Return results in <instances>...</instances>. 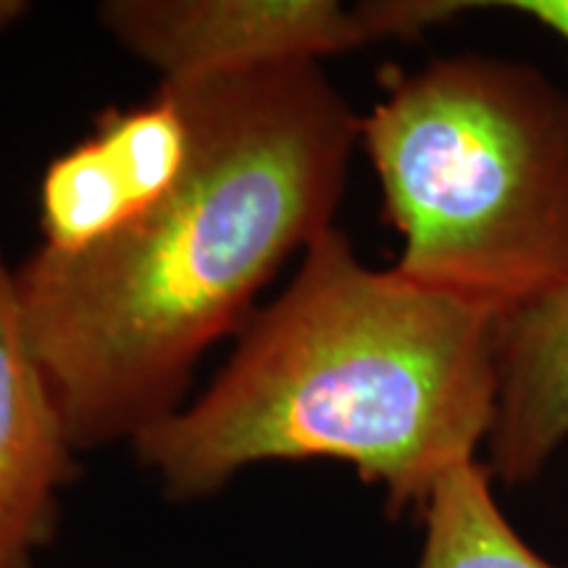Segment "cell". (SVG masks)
<instances>
[{"mask_svg": "<svg viewBox=\"0 0 568 568\" xmlns=\"http://www.w3.org/2000/svg\"><path fill=\"white\" fill-rule=\"evenodd\" d=\"M166 84L193 132L172 190L80 253L13 268L19 314L74 450L134 443L182 408L203 353L251 322L290 255L335 226L355 116L322 63Z\"/></svg>", "mask_w": 568, "mask_h": 568, "instance_id": "1", "label": "cell"}, {"mask_svg": "<svg viewBox=\"0 0 568 568\" xmlns=\"http://www.w3.org/2000/svg\"><path fill=\"white\" fill-rule=\"evenodd\" d=\"M495 397L497 316L372 268L332 226L211 387L132 447L180 500L264 460H343L397 518L477 460Z\"/></svg>", "mask_w": 568, "mask_h": 568, "instance_id": "2", "label": "cell"}, {"mask_svg": "<svg viewBox=\"0 0 568 568\" xmlns=\"http://www.w3.org/2000/svg\"><path fill=\"white\" fill-rule=\"evenodd\" d=\"M361 145L408 282L497 318L568 282V92L548 74L471 51L393 71Z\"/></svg>", "mask_w": 568, "mask_h": 568, "instance_id": "3", "label": "cell"}, {"mask_svg": "<svg viewBox=\"0 0 568 568\" xmlns=\"http://www.w3.org/2000/svg\"><path fill=\"white\" fill-rule=\"evenodd\" d=\"M98 19L169 84L322 63L368 42L410 38L403 0H109Z\"/></svg>", "mask_w": 568, "mask_h": 568, "instance_id": "4", "label": "cell"}, {"mask_svg": "<svg viewBox=\"0 0 568 568\" xmlns=\"http://www.w3.org/2000/svg\"><path fill=\"white\" fill-rule=\"evenodd\" d=\"M190 151L187 113L166 84L142 105L101 113L90 138L42 174V247L80 253L122 232L174 187Z\"/></svg>", "mask_w": 568, "mask_h": 568, "instance_id": "5", "label": "cell"}, {"mask_svg": "<svg viewBox=\"0 0 568 568\" xmlns=\"http://www.w3.org/2000/svg\"><path fill=\"white\" fill-rule=\"evenodd\" d=\"M74 445L19 314L13 268L0 253V568H32L74 477Z\"/></svg>", "mask_w": 568, "mask_h": 568, "instance_id": "6", "label": "cell"}, {"mask_svg": "<svg viewBox=\"0 0 568 568\" xmlns=\"http://www.w3.org/2000/svg\"><path fill=\"white\" fill-rule=\"evenodd\" d=\"M568 439V282L497 318V397L487 468L537 479Z\"/></svg>", "mask_w": 568, "mask_h": 568, "instance_id": "7", "label": "cell"}, {"mask_svg": "<svg viewBox=\"0 0 568 568\" xmlns=\"http://www.w3.org/2000/svg\"><path fill=\"white\" fill-rule=\"evenodd\" d=\"M493 471L466 460L443 474L426 500L416 568H568L539 556L497 506Z\"/></svg>", "mask_w": 568, "mask_h": 568, "instance_id": "8", "label": "cell"}, {"mask_svg": "<svg viewBox=\"0 0 568 568\" xmlns=\"http://www.w3.org/2000/svg\"><path fill=\"white\" fill-rule=\"evenodd\" d=\"M489 9L514 11L527 17L560 40L568 42V0H503V3H487Z\"/></svg>", "mask_w": 568, "mask_h": 568, "instance_id": "9", "label": "cell"}, {"mask_svg": "<svg viewBox=\"0 0 568 568\" xmlns=\"http://www.w3.org/2000/svg\"><path fill=\"white\" fill-rule=\"evenodd\" d=\"M30 13V3H21V0H0V32L11 30L21 17Z\"/></svg>", "mask_w": 568, "mask_h": 568, "instance_id": "10", "label": "cell"}]
</instances>
